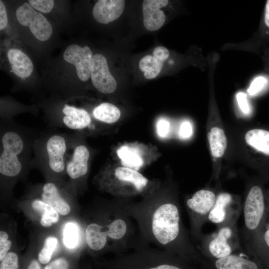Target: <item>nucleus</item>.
Instances as JSON below:
<instances>
[{
	"label": "nucleus",
	"mask_w": 269,
	"mask_h": 269,
	"mask_svg": "<svg viewBox=\"0 0 269 269\" xmlns=\"http://www.w3.org/2000/svg\"><path fill=\"white\" fill-rule=\"evenodd\" d=\"M157 132L161 137H165L169 131L170 123L167 120L161 119L157 123Z\"/></svg>",
	"instance_id": "f704fd0d"
},
{
	"label": "nucleus",
	"mask_w": 269,
	"mask_h": 269,
	"mask_svg": "<svg viewBox=\"0 0 269 269\" xmlns=\"http://www.w3.org/2000/svg\"><path fill=\"white\" fill-rule=\"evenodd\" d=\"M265 58L266 63V67L268 70L269 71V49L266 51Z\"/></svg>",
	"instance_id": "79ce46f5"
},
{
	"label": "nucleus",
	"mask_w": 269,
	"mask_h": 269,
	"mask_svg": "<svg viewBox=\"0 0 269 269\" xmlns=\"http://www.w3.org/2000/svg\"><path fill=\"white\" fill-rule=\"evenodd\" d=\"M263 27L264 34L267 35L269 33V0L266 2L263 18Z\"/></svg>",
	"instance_id": "e433bc0d"
},
{
	"label": "nucleus",
	"mask_w": 269,
	"mask_h": 269,
	"mask_svg": "<svg viewBox=\"0 0 269 269\" xmlns=\"http://www.w3.org/2000/svg\"><path fill=\"white\" fill-rule=\"evenodd\" d=\"M19 23L29 28L32 34L40 41H46L52 34L50 23L41 13L35 10L28 2L19 6L16 11Z\"/></svg>",
	"instance_id": "9b49d317"
},
{
	"label": "nucleus",
	"mask_w": 269,
	"mask_h": 269,
	"mask_svg": "<svg viewBox=\"0 0 269 269\" xmlns=\"http://www.w3.org/2000/svg\"><path fill=\"white\" fill-rule=\"evenodd\" d=\"M125 6L124 0H99L93 8V15L99 23L108 24L118 18Z\"/></svg>",
	"instance_id": "dca6fc26"
},
{
	"label": "nucleus",
	"mask_w": 269,
	"mask_h": 269,
	"mask_svg": "<svg viewBox=\"0 0 269 269\" xmlns=\"http://www.w3.org/2000/svg\"><path fill=\"white\" fill-rule=\"evenodd\" d=\"M236 97L241 111L245 114H249L250 113V108L247 95L244 92H240L237 94Z\"/></svg>",
	"instance_id": "2f4dec72"
},
{
	"label": "nucleus",
	"mask_w": 269,
	"mask_h": 269,
	"mask_svg": "<svg viewBox=\"0 0 269 269\" xmlns=\"http://www.w3.org/2000/svg\"><path fill=\"white\" fill-rule=\"evenodd\" d=\"M50 124L56 127L65 128L76 131L77 133H83L87 129H94L91 117L86 110L67 104L64 105L62 108V115L60 119Z\"/></svg>",
	"instance_id": "f8f14e48"
},
{
	"label": "nucleus",
	"mask_w": 269,
	"mask_h": 269,
	"mask_svg": "<svg viewBox=\"0 0 269 269\" xmlns=\"http://www.w3.org/2000/svg\"><path fill=\"white\" fill-rule=\"evenodd\" d=\"M32 208L40 214V224L44 227H49L59 221L58 212L42 200L35 199L31 203Z\"/></svg>",
	"instance_id": "4be33fe9"
},
{
	"label": "nucleus",
	"mask_w": 269,
	"mask_h": 269,
	"mask_svg": "<svg viewBox=\"0 0 269 269\" xmlns=\"http://www.w3.org/2000/svg\"><path fill=\"white\" fill-rule=\"evenodd\" d=\"M68 261L64 258H57L46 266L44 269H69Z\"/></svg>",
	"instance_id": "473e14b6"
},
{
	"label": "nucleus",
	"mask_w": 269,
	"mask_h": 269,
	"mask_svg": "<svg viewBox=\"0 0 269 269\" xmlns=\"http://www.w3.org/2000/svg\"><path fill=\"white\" fill-rule=\"evenodd\" d=\"M117 153L121 160V163L125 167L136 170L143 165L140 155L136 149L132 147L123 145L117 150Z\"/></svg>",
	"instance_id": "b1692460"
},
{
	"label": "nucleus",
	"mask_w": 269,
	"mask_h": 269,
	"mask_svg": "<svg viewBox=\"0 0 269 269\" xmlns=\"http://www.w3.org/2000/svg\"><path fill=\"white\" fill-rule=\"evenodd\" d=\"M269 83L267 77L261 76L255 78L248 89V93L250 95L255 96L259 94L266 87Z\"/></svg>",
	"instance_id": "cd10ccee"
},
{
	"label": "nucleus",
	"mask_w": 269,
	"mask_h": 269,
	"mask_svg": "<svg viewBox=\"0 0 269 269\" xmlns=\"http://www.w3.org/2000/svg\"><path fill=\"white\" fill-rule=\"evenodd\" d=\"M58 244L57 239L53 236L47 237L44 242V245L38 255L39 262L42 264H48Z\"/></svg>",
	"instance_id": "bb28decb"
},
{
	"label": "nucleus",
	"mask_w": 269,
	"mask_h": 269,
	"mask_svg": "<svg viewBox=\"0 0 269 269\" xmlns=\"http://www.w3.org/2000/svg\"><path fill=\"white\" fill-rule=\"evenodd\" d=\"M92 114L96 120L108 124L116 122L121 116L119 109L109 103H103L96 107Z\"/></svg>",
	"instance_id": "5701e85b"
},
{
	"label": "nucleus",
	"mask_w": 269,
	"mask_h": 269,
	"mask_svg": "<svg viewBox=\"0 0 269 269\" xmlns=\"http://www.w3.org/2000/svg\"><path fill=\"white\" fill-rule=\"evenodd\" d=\"M90 77L94 87L102 93L111 94L117 88V82L109 71L106 58L101 54L93 56Z\"/></svg>",
	"instance_id": "ddd939ff"
},
{
	"label": "nucleus",
	"mask_w": 269,
	"mask_h": 269,
	"mask_svg": "<svg viewBox=\"0 0 269 269\" xmlns=\"http://www.w3.org/2000/svg\"><path fill=\"white\" fill-rule=\"evenodd\" d=\"M7 16L4 4L0 0V30H2L7 25Z\"/></svg>",
	"instance_id": "58836bf2"
},
{
	"label": "nucleus",
	"mask_w": 269,
	"mask_h": 269,
	"mask_svg": "<svg viewBox=\"0 0 269 269\" xmlns=\"http://www.w3.org/2000/svg\"><path fill=\"white\" fill-rule=\"evenodd\" d=\"M215 269H268L260 260H251L243 254H231L216 259L214 264Z\"/></svg>",
	"instance_id": "f3484780"
},
{
	"label": "nucleus",
	"mask_w": 269,
	"mask_h": 269,
	"mask_svg": "<svg viewBox=\"0 0 269 269\" xmlns=\"http://www.w3.org/2000/svg\"><path fill=\"white\" fill-rule=\"evenodd\" d=\"M82 138L77 133L71 136L66 156L65 172L74 180L85 176L89 170L90 152Z\"/></svg>",
	"instance_id": "6e6552de"
},
{
	"label": "nucleus",
	"mask_w": 269,
	"mask_h": 269,
	"mask_svg": "<svg viewBox=\"0 0 269 269\" xmlns=\"http://www.w3.org/2000/svg\"><path fill=\"white\" fill-rule=\"evenodd\" d=\"M199 243L204 254L216 259L232 254L242 247L237 223L217 227L211 234H202Z\"/></svg>",
	"instance_id": "423d86ee"
},
{
	"label": "nucleus",
	"mask_w": 269,
	"mask_h": 269,
	"mask_svg": "<svg viewBox=\"0 0 269 269\" xmlns=\"http://www.w3.org/2000/svg\"><path fill=\"white\" fill-rule=\"evenodd\" d=\"M0 269H18L17 255L13 252H8L0 261Z\"/></svg>",
	"instance_id": "c756f323"
},
{
	"label": "nucleus",
	"mask_w": 269,
	"mask_h": 269,
	"mask_svg": "<svg viewBox=\"0 0 269 269\" xmlns=\"http://www.w3.org/2000/svg\"><path fill=\"white\" fill-rule=\"evenodd\" d=\"M148 269H181L178 267L169 264H162L157 267L150 268Z\"/></svg>",
	"instance_id": "ea45409f"
},
{
	"label": "nucleus",
	"mask_w": 269,
	"mask_h": 269,
	"mask_svg": "<svg viewBox=\"0 0 269 269\" xmlns=\"http://www.w3.org/2000/svg\"><path fill=\"white\" fill-rule=\"evenodd\" d=\"M132 219L122 204L118 215L109 223H90L86 229L88 247L94 251L101 250L106 246L108 239L116 242L120 247H129L130 239L134 233Z\"/></svg>",
	"instance_id": "39448f33"
},
{
	"label": "nucleus",
	"mask_w": 269,
	"mask_h": 269,
	"mask_svg": "<svg viewBox=\"0 0 269 269\" xmlns=\"http://www.w3.org/2000/svg\"><path fill=\"white\" fill-rule=\"evenodd\" d=\"M248 144L265 154L269 155V131L263 129H253L245 134Z\"/></svg>",
	"instance_id": "aec40b11"
},
{
	"label": "nucleus",
	"mask_w": 269,
	"mask_h": 269,
	"mask_svg": "<svg viewBox=\"0 0 269 269\" xmlns=\"http://www.w3.org/2000/svg\"><path fill=\"white\" fill-rule=\"evenodd\" d=\"M41 197L42 200L61 215H66L70 211L69 205L62 196L58 186L53 182H47L42 186Z\"/></svg>",
	"instance_id": "a211bd4d"
},
{
	"label": "nucleus",
	"mask_w": 269,
	"mask_h": 269,
	"mask_svg": "<svg viewBox=\"0 0 269 269\" xmlns=\"http://www.w3.org/2000/svg\"><path fill=\"white\" fill-rule=\"evenodd\" d=\"M217 195L212 190L201 189L186 199L185 208L190 225V236L193 242H199L202 229L215 204Z\"/></svg>",
	"instance_id": "0eeeda50"
},
{
	"label": "nucleus",
	"mask_w": 269,
	"mask_h": 269,
	"mask_svg": "<svg viewBox=\"0 0 269 269\" xmlns=\"http://www.w3.org/2000/svg\"><path fill=\"white\" fill-rule=\"evenodd\" d=\"M212 155L216 158L223 155L227 148V139L224 131L218 127L212 128L207 134Z\"/></svg>",
	"instance_id": "412c9836"
},
{
	"label": "nucleus",
	"mask_w": 269,
	"mask_h": 269,
	"mask_svg": "<svg viewBox=\"0 0 269 269\" xmlns=\"http://www.w3.org/2000/svg\"><path fill=\"white\" fill-rule=\"evenodd\" d=\"M80 240L79 225L74 222L65 224L63 230V242L65 247L74 249L77 247Z\"/></svg>",
	"instance_id": "a878e982"
},
{
	"label": "nucleus",
	"mask_w": 269,
	"mask_h": 269,
	"mask_svg": "<svg viewBox=\"0 0 269 269\" xmlns=\"http://www.w3.org/2000/svg\"><path fill=\"white\" fill-rule=\"evenodd\" d=\"M193 133L192 126L189 121H184L180 125L179 135L183 139L190 137Z\"/></svg>",
	"instance_id": "72a5a7b5"
},
{
	"label": "nucleus",
	"mask_w": 269,
	"mask_h": 269,
	"mask_svg": "<svg viewBox=\"0 0 269 269\" xmlns=\"http://www.w3.org/2000/svg\"><path fill=\"white\" fill-rule=\"evenodd\" d=\"M167 0H144L142 5L143 24L148 30L155 31L164 24L166 18L160 9L165 6Z\"/></svg>",
	"instance_id": "2eb2a0df"
},
{
	"label": "nucleus",
	"mask_w": 269,
	"mask_h": 269,
	"mask_svg": "<svg viewBox=\"0 0 269 269\" xmlns=\"http://www.w3.org/2000/svg\"><path fill=\"white\" fill-rule=\"evenodd\" d=\"M169 55L168 50L163 46H157L153 51V56L163 62L168 58Z\"/></svg>",
	"instance_id": "c9c22d12"
},
{
	"label": "nucleus",
	"mask_w": 269,
	"mask_h": 269,
	"mask_svg": "<svg viewBox=\"0 0 269 269\" xmlns=\"http://www.w3.org/2000/svg\"><path fill=\"white\" fill-rule=\"evenodd\" d=\"M122 205L136 222L144 241L172 253L197 255L196 246L183 225L176 200Z\"/></svg>",
	"instance_id": "f257e3e1"
},
{
	"label": "nucleus",
	"mask_w": 269,
	"mask_h": 269,
	"mask_svg": "<svg viewBox=\"0 0 269 269\" xmlns=\"http://www.w3.org/2000/svg\"><path fill=\"white\" fill-rule=\"evenodd\" d=\"M28 2L33 8L44 13L51 11L54 4L53 0H29Z\"/></svg>",
	"instance_id": "c85d7f7f"
},
{
	"label": "nucleus",
	"mask_w": 269,
	"mask_h": 269,
	"mask_svg": "<svg viewBox=\"0 0 269 269\" xmlns=\"http://www.w3.org/2000/svg\"><path fill=\"white\" fill-rule=\"evenodd\" d=\"M243 204L240 199L228 192H221L217 195L208 221L215 224L217 228L237 223Z\"/></svg>",
	"instance_id": "9d476101"
},
{
	"label": "nucleus",
	"mask_w": 269,
	"mask_h": 269,
	"mask_svg": "<svg viewBox=\"0 0 269 269\" xmlns=\"http://www.w3.org/2000/svg\"><path fill=\"white\" fill-rule=\"evenodd\" d=\"M11 71L19 78H27L32 73L33 65L27 55L17 49H11L7 53Z\"/></svg>",
	"instance_id": "6ab92c4d"
},
{
	"label": "nucleus",
	"mask_w": 269,
	"mask_h": 269,
	"mask_svg": "<svg viewBox=\"0 0 269 269\" xmlns=\"http://www.w3.org/2000/svg\"><path fill=\"white\" fill-rule=\"evenodd\" d=\"M27 269H41V268L38 261L33 260L29 263Z\"/></svg>",
	"instance_id": "a19ab883"
},
{
	"label": "nucleus",
	"mask_w": 269,
	"mask_h": 269,
	"mask_svg": "<svg viewBox=\"0 0 269 269\" xmlns=\"http://www.w3.org/2000/svg\"><path fill=\"white\" fill-rule=\"evenodd\" d=\"M71 136L60 133L44 134L35 138L32 148L34 156L32 164L54 174L66 172V156Z\"/></svg>",
	"instance_id": "20e7f679"
},
{
	"label": "nucleus",
	"mask_w": 269,
	"mask_h": 269,
	"mask_svg": "<svg viewBox=\"0 0 269 269\" xmlns=\"http://www.w3.org/2000/svg\"><path fill=\"white\" fill-rule=\"evenodd\" d=\"M5 123L0 134V173L14 178L26 166L32 164L31 151L35 138L29 137L17 126L10 125V122Z\"/></svg>",
	"instance_id": "7ed1b4c3"
},
{
	"label": "nucleus",
	"mask_w": 269,
	"mask_h": 269,
	"mask_svg": "<svg viewBox=\"0 0 269 269\" xmlns=\"http://www.w3.org/2000/svg\"><path fill=\"white\" fill-rule=\"evenodd\" d=\"M265 195L267 202L268 213L264 240L268 250H269V193Z\"/></svg>",
	"instance_id": "4c0bfd02"
},
{
	"label": "nucleus",
	"mask_w": 269,
	"mask_h": 269,
	"mask_svg": "<svg viewBox=\"0 0 269 269\" xmlns=\"http://www.w3.org/2000/svg\"><path fill=\"white\" fill-rule=\"evenodd\" d=\"M110 191L121 195H128L126 187L132 188L137 194L144 191L148 180L137 171L125 167H118L112 176L105 182Z\"/></svg>",
	"instance_id": "1a4fd4ad"
},
{
	"label": "nucleus",
	"mask_w": 269,
	"mask_h": 269,
	"mask_svg": "<svg viewBox=\"0 0 269 269\" xmlns=\"http://www.w3.org/2000/svg\"><path fill=\"white\" fill-rule=\"evenodd\" d=\"M11 246V242L8 240V235L5 232H0V261H1L8 253Z\"/></svg>",
	"instance_id": "7c9ffc66"
},
{
	"label": "nucleus",
	"mask_w": 269,
	"mask_h": 269,
	"mask_svg": "<svg viewBox=\"0 0 269 269\" xmlns=\"http://www.w3.org/2000/svg\"><path fill=\"white\" fill-rule=\"evenodd\" d=\"M244 225L240 234L243 247L269 268V250L264 240L268 213L262 187L254 184L249 189L243 205Z\"/></svg>",
	"instance_id": "f03ea898"
},
{
	"label": "nucleus",
	"mask_w": 269,
	"mask_h": 269,
	"mask_svg": "<svg viewBox=\"0 0 269 269\" xmlns=\"http://www.w3.org/2000/svg\"><path fill=\"white\" fill-rule=\"evenodd\" d=\"M164 62L153 56L146 55L139 62V68L144 72V76L147 79L155 78L160 72Z\"/></svg>",
	"instance_id": "393cba45"
},
{
	"label": "nucleus",
	"mask_w": 269,
	"mask_h": 269,
	"mask_svg": "<svg viewBox=\"0 0 269 269\" xmlns=\"http://www.w3.org/2000/svg\"><path fill=\"white\" fill-rule=\"evenodd\" d=\"M63 56L66 62L75 65L77 75L81 81H86L89 79L93 55L88 46L70 45L66 48Z\"/></svg>",
	"instance_id": "4468645a"
}]
</instances>
